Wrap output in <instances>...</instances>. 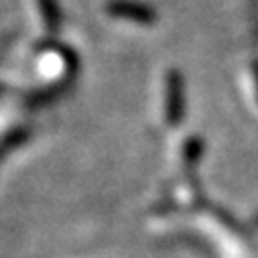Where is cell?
Masks as SVG:
<instances>
[{"label":"cell","instance_id":"obj_1","mask_svg":"<svg viewBox=\"0 0 258 258\" xmlns=\"http://www.w3.org/2000/svg\"><path fill=\"white\" fill-rule=\"evenodd\" d=\"M108 13L116 20H127L134 24H142V26H149V24H155V11L151 7L136 3V0H110L108 3Z\"/></svg>","mask_w":258,"mask_h":258},{"label":"cell","instance_id":"obj_2","mask_svg":"<svg viewBox=\"0 0 258 258\" xmlns=\"http://www.w3.org/2000/svg\"><path fill=\"white\" fill-rule=\"evenodd\" d=\"M183 118V76L168 71L166 78V123L176 127Z\"/></svg>","mask_w":258,"mask_h":258},{"label":"cell","instance_id":"obj_3","mask_svg":"<svg viewBox=\"0 0 258 258\" xmlns=\"http://www.w3.org/2000/svg\"><path fill=\"white\" fill-rule=\"evenodd\" d=\"M39 7H41V13H43V20L47 24L50 30H56L58 26V9H56V3L54 0H39Z\"/></svg>","mask_w":258,"mask_h":258},{"label":"cell","instance_id":"obj_4","mask_svg":"<svg viewBox=\"0 0 258 258\" xmlns=\"http://www.w3.org/2000/svg\"><path fill=\"white\" fill-rule=\"evenodd\" d=\"M200 153H203V140L200 138H189V142L185 144V161H187L189 166H194L198 161Z\"/></svg>","mask_w":258,"mask_h":258},{"label":"cell","instance_id":"obj_5","mask_svg":"<svg viewBox=\"0 0 258 258\" xmlns=\"http://www.w3.org/2000/svg\"><path fill=\"white\" fill-rule=\"evenodd\" d=\"M254 78H256V91H258V60L254 62Z\"/></svg>","mask_w":258,"mask_h":258},{"label":"cell","instance_id":"obj_6","mask_svg":"<svg viewBox=\"0 0 258 258\" xmlns=\"http://www.w3.org/2000/svg\"><path fill=\"white\" fill-rule=\"evenodd\" d=\"M256 222H258V215H256Z\"/></svg>","mask_w":258,"mask_h":258}]
</instances>
